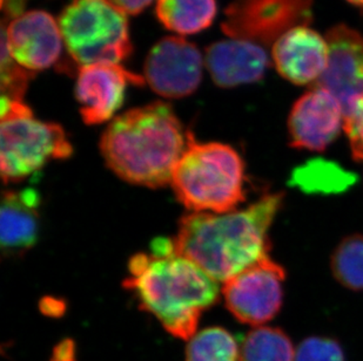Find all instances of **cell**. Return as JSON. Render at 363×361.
I'll return each instance as SVG.
<instances>
[{"label":"cell","mask_w":363,"mask_h":361,"mask_svg":"<svg viewBox=\"0 0 363 361\" xmlns=\"http://www.w3.org/2000/svg\"><path fill=\"white\" fill-rule=\"evenodd\" d=\"M284 194L266 195L248 208L226 214L182 216L173 239L177 255L196 263L216 282H226L268 255V230Z\"/></svg>","instance_id":"cell-1"},{"label":"cell","mask_w":363,"mask_h":361,"mask_svg":"<svg viewBox=\"0 0 363 361\" xmlns=\"http://www.w3.org/2000/svg\"><path fill=\"white\" fill-rule=\"evenodd\" d=\"M189 135L171 105L157 101L117 116L104 132L100 151L121 180L162 188L171 183Z\"/></svg>","instance_id":"cell-2"},{"label":"cell","mask_w":363,"mask_h":361,"mask_svg":"<svg viewBox=\"0 0 363 361\" xmlns=\"http://www.w3.org/2000/svg\"><path fill=\"white\" fill-rule=\"evenodd\" d=\"M123 287L135 293L140 307L153 314L168 333L189 340L202 311L219 299V285L200 266L182 256L138 253L128 263Z\"/></svg>","instance_id":"cell-3"},{"label":"cell","mask_w":363,"mask_h":361,"mask_svg":"<svg viewBox=\"0 0 363 361\" xmlns=\"http://www.w3.org/2000/svg\"><path fill=\"white\" fill-rule=\"evenodd\" d=\"M171 184L178 201L193 212H234L246 198L245 164L228 144H200L191 133Z\"/></svg>","instance_id":"cell-4"},{"label":"cell","mask_w":363,"mask_h":361,"mask_svg":"<svg viewBox=\"0 0 363 361\" xmlns=\"http://www.w3.org/2000/svg\"><path fill=\"white\" fill-rule=\"evenodd\" d=\"M0 168L4 183L35 174L50 160L72 155L65 130L57 123L35 119L24 101L1 98Z\"/></svg>","instance_id":"cell-5"},{"label":"cell","mask_w":363,"mask_h":361,"mask_svg":"<svg viewBox=\"0 0 363 361\" xmlns=\"http://www.w3.org/2000/svg\"><path fill=\"white\" fill-rule=\"evenodd\" d=\"M59 28L69 55L82 67L119 64L132 52L126 14L108 0H71Z\"/></svg>","instance_id":"cell-6"},{"label":"cell","mask_w":363,"mask_h":361,"mask_svg":"<svg viewBox=\"0 0 363 361\" xmlns=\"http://www.w3.org/2000/svg\"><path fill=\"white\" fill-rule=\"evenodd\" d=\"M314 0H234L225 10L223 33L232 39L273 46L286 32L308 26Z\"/></svg>","instance_id":"cell-7"},{"label":"cell","mask_w":363,"mask_h":361,"mask_svg":"<svg viewBox=\"0 0 363 361\" xmlns=\"http://www.w3.org/2000/svg\"><path fill=\"white\" fill-rule=\"evenodd\" d=\"M286 271L269 256L225 282L223 298L230 314L243 324L260 326L279 314Z\"/></svg>","instance_id":"cell-8"},{"label":"cell","mask_w":363,"mask_h":361,"mask_svg":"<svg viewBox=\"0 0 363 361\" xmlns=\"http://www.w3.org/2000/svg\"><path fill=\"white\" fill-rule=\"evenodd\" d=\"M201 52L182 37H166L153 46L145 62V80L157 94L182 99L196 92L202 79Z\"/></svg>","instance_id":"cell-9"},{"label":"cell","mask_w":363,"mask_h":361,"mask_svg":"<svg viewBox=\"0 0 363 361\" xmlns=\"http://www.w3.org/2000/svg\"><path fill=\"white\" fill-rule=\"evenodd\" d=\"M329 64L314 87L332 93L342 107L345 120L363 101V35L346 25L330 28Z\"/></svg>","instance_id":"cell-10"},{"label":"cell","mask_w":363,"mask_h":361,"mask_svg":"<svg viewBox=\"0 0 363 361\" xmlns=\"http://www.w3.org/2000/svg\"><path fill=\"white\" fill-rule=\"evenodd\" d=\"M345 127L342 107L332 93L312 86L294 103L288 119L291 146L296 149L323 151Z\"/></svg>","instance_id":"cell-11"},{"label":"cell","mask_w":363,"mask_h":361,"mask_svg":"<svg viewBox=\"0 0 363 361\" xmlns=\"http://www.w3.org/2000/svg\"><path fill=\"white\" fill-rule=\"evenodd\" d=\"M11 57L28 71H43L57 62L62 53L59 23L45 11H30L13 18L3 28Z\"/></svg>","instance_id":"cell-12"},{"label":"cell","mask_w":363,"mask_h":361,"mask_svg":"<svg viewBox=\"0 0 363 361\" xmlns=\"http://www.w3.org/2000/svg\"><path fill=\"white\" fill-rule=\"evenodd\" d=\"M128 84L143 86L144 76L123 69L119 64H96L82 67L76 85L77 101L86 125H101L123 106Z\"/></svg>","instance_id":"cell-13"},{"label":"cell","mask_w":363,"mask_h":361,"mask_svg":"<svg viewBox=\"0 0 363 361\" xmlns=\"http://www.w3.org/2000/svg\"><path fill=\"white\" fill-rule=\"evenodd\" d=\"M272 58L282 78L294 85H314L328 67V41L309 26H298L275 41Z\"/></svg>","instance_id":"cell-14"},{"label":"cell","mask_w":363,"mask_h":361,"mask_svg":"<svg viewBox=\"0 0 363 361\" xmlns=\"http://www.w3.org/2000/svg\"><path fill=\"white\" fill-rule=\"evenodd\" d=\"M206 66L216 86L232 88L262 80L271 62L264 46L230 38L207 48Z\"/></svg>","instance_id":"cell-15"},{"label":"cell","mask_w":363,"mask_h":361,"mask_svg":"<svg viewBox=\"0 0 363 361\" xmlns=\"http://www.w3.org/2000/svg\"><path fill=\"white\" fill-rule=\"evenodd\" d=\"M40 196L31 188L6 190L1 198L0 241L5 257L21 256L38 241Z\"/></svg>","instance_id":"cell-16"},{"label":"cell","mask_w":363,"mask_h":361,"mask_svg":"<svg viewBox=\"0 0 363 361\" xmlns=\"http://www.w3.org/2000/svg\"><path fill=\"white\" fill-rule=\"evenodd\" d=\"M218 12L216 0H157L155 13L169 31L196 35L209 28Z\"/></svg>","instance_id":"cell-17"},{"label":"cell","mask_w":363,"mask_h":361,"mask_svg":"<svg viewBox=\"0 0 363 361\" xmlns=\"http://www.w3.org/2000/svg\"><path fill=\"white\" fill-rule=\"evenodd\" d=\"M355 182V176L339 164L323 159L309 161L295 169L291 184L309 194L341 193Z\"/></svg>","instance_id":"cell-18"},{"label":"cell","mask_w":363,"mask_h":361,"mask_svg":"<svg viewBox=\"0 0 363 361\" xmlns=\"http://www.w3.org/2000/svg\"><path fill=\"white\" fill-rule=\"evenodd\" d=\"M295 350L284 331L259 326L243 339L239 361H294Z\"/></svg>","instance_id":"cell-19"},{"label":"cell","mask_w":363,"mask_h":361,"mask_svg":"<svg viewBox=\"0 0 363 361\" xmlns=\"http://www.w3.org/2000/svg\"><path fill=\"white\" fill-rule=\"evenodd\" d=\"M235 338L223 327H208L194 334L186 348V361H239Z\"/></svg>","instance_id":"cell-20"},{"label":"cell","mask_w":363,"mask_h":361,"mask_svg":"<svg viewBox=\"0 0 363 361\" xmlns=\"http://www.w3.org/2000/svg\"><path fill=\"white\" fill-rule=\"evenodd\" d=\"M332 273L336 280L350 290H363V236L343 239L333 253Z\"/></svg>","instance_id":"cell-21"},{"label":"cell","mask_w":363,"mask_h":361,"mask_svg":"<svg viewBox=\"0 0 363 361\" xmlns=\"http://www.w3.org/2000/svg\"><path fill=\"white\" fill-rule=\"evenodd\" d=\"M1 98L23 101L30 80V71L21 67L7 50L5 41L1 39Z\"/></svg>","instance_id":"cell-22"},{"label":"cell","mask_w":363,"mask_h":361,"mask_svg":"<svg viewBox=\"0 0 363 361\" xmlns=\"http://www.w3.org/2000/svg\"><path fill=\"white\" fill-rule=\"evenodd\" d=\"M294 361H345L343 350L332 338H307L295 350Z\"/></svg>","instance_id":"cell-23"},{"label":"cell","mask_w":363,"mask_h":361,"mask_svg":"<svg viewBox=\"0 0 363 361\" xmlns=\"http://www.w3.org/2000/svg\"><path fill=\"white\" fill-rule=\"evenodd\" d=\"M343 130L350 140L354 160L363 161V101L357 105L353 114L345 120Z\"/></svg>","instance_id":"cell-24"},{"label":"cell","mask_w":363,"mask_h":361,"mask_svg":"<svg viewBox=\"0 0 363 361\" xmlns=\"http://www.w3.org/2000/svg\"><path fill=\"white\" fill-rule=\"evenodd\" d=\"M113 6L117 7L125 14H139L151 5L153 0H108Z\"/></svg>","instance_id":"cell-25"},{"label":"cell","mask_w":363,"mask_h":361,"mask_svg":"<svg viewBox=\"0 0 363 361\" xmlns=\"http://www.w3.org/2000/svg\"><path fill=\"white\" fill-rule=\"evenodd\" d=\"M52 361H76V351L72 340H64L55 348Z\"/></svg>","instance_id":"cell-26"},{"label":"cell","mask_w":363,"mask_h":361,"mask_svg":"<svg viewBox=\"0 0 363 361\" xmlns=\"http://www.w3.org/2000/svg\"><path fill=\"white\" fill-rule=\"evenodd\" d=\"M24 5L25 0H3V8L12 19L23 13Z\"/></svg>","instance_id":"cell-27"},{"label":"cell","mask_w":363,"mask_h":361,"mask_svg":"<svg viewBox=\"0 0 363 361\" xmlns=\"http://www.w3.org/2000/svg\"><path fill=\"white\" fill-rule=\"evenodd\" d=\"M347 1L352 4V5H355V6L363 7V0H347Z\"/></svg>","instance_id":"cell-28"}]
</instances>
